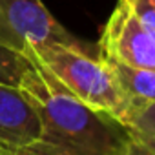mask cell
<instances>
[{
  "mask_svg": "<svg viewBox=\"0 0 155 155\" xmlns=\"http://www.w3.org/2000/svg\"><path fill=\"white\" fill-rule=\"evenodd\" d=\"M0 46L24 57L51 46L86 51L40 0H0Z\"/></svg>",
  "mask_w": 155,
  "mask_h": 155,
  "instance_id": "obj_3",
  "label": "cell"
},
{
  "mask_svg": "<svg viewBox=\"0 0 155 155\" xmlns=\"http://www.w3.org/2000/svg\"><path fill=\"white\" fill-rule=\"evenodd\" d=\"M40 133L42 122L33 102L20 88L0 84V146H26Z\"/></svg>",
  "mask_w": 155,
  "mask_h": 155,
  "instance_id": "obj_5",
  "label": "cell"
},
{
  "mask_svg": "<svg viewBox=\"0 0 155 155\" xmlns=\"http://www.w3.org/2000/svg\"><path fill=\"white\" fill-rule=\"evenodd\" d=\"M120 155H155V151L151 148H148L144 142H140L139 139H135L133 135L130 137V140L126 142V146L122 148Z\"/></svg>",
  "mask_w": 155,
  "mask_h": 155,
  "instance_id": "obj_10",
  "label": "cell"
},
{
  "mask_svg": "<svg viewBox=\"0 0 155 155\" xmlns=\"http://www.w3.org/2000/svg\"><path fill=\"white\" fill-rule=\"evenodd\" d=\"M120 124H124L135 139L155 151V102L130 104Z\"/></svg>",
  "mask_w": 155,
  "mask_h": 155,
  "instance_id": "obj_7",
  "label": "cell"
},
{
  "mask_svg": "<svg viewBox=\"0 0 155 155\" xmlns=\"http://www.w3.org/2000/svg\"><path fill=\"white\" fill-rule=\"evenodd\" d=\"M99 46V57L106 60L155 71V33L139 22L126 0L117 2Z\"/></svg>",
  "mask_w": 155,
  "mask_h": 155,
  "instance_id": "obj_4",
  "label": "cell"
},
{
  "mask_svg": "<svg viewBox=\"0 0 155 155\" xmlns=\"http://www.w3.org/2000/svg\"><path fill=\"white\" fill-rule=\"evenodd\" d=\"M33 68L35 64L28 57L0 46V84L20 88L24 77Z\"/></svg>",
  "mask_w": 155,
  "mask_h": 155,
  "instance_id": "obj_8",
  "label": "cell"
},
{
  "mask_svg": "<svg viewBox=\"0 0 155 155\" xmlns=\"http://www.w3.org/2000/svg\"><path fill=\"white\" fill-rule=\"evenodd\" d=\"M28 58L44 64L84 106L104 111L119 122L126 115L131 102L120 90L110 64L99 55L90 57L81 49L51 46Z\"/></svg>",
  "mask_w": 155,
  "mask_h": 155,
  "instance_id": "obj_2",
  "label": "cell"
},
{
  "mask_svg": "<svg viewBox=\"0 0 155 155\" xmlns=\"http://www.w3.org/2000/svg\"><path fill=\"white\" fill-rule=\"evenodd\" d=\"M106 62L110 64L120 90L124 91V95L130 99L131 104L155 102V71L131 68V66L119 64L113 60H106Z\"/></svg>",
  "mask_w": 155,
  "mask_h": 155,
  "instance_id": "obj_6",
  "label": "cell"
},
{
  "mask_svg": "<svg viewBox=\"0 0 155 155\" xmlns=\"http://www.w3.org/2000/svg\"><path fill=\"white\" fill-rule=\"evenodd\" d=\"M31 62L35 68L24 77L20 91L37 108L42 133L26 146H0V155H120L131 137L128 128L84 106L44 64Z\"/></svg>",
  "mask_w": 155,
  "mask_h": 155,
  "instance_id": "obj_1",
  "label": "cell"
},
{
  "mask_svg": "<svg viewBox=\"0 0 155 155\" xmlns=\"http://www.w3.org/2000/svg\"><path fill=\"white\" fill-rule=\"evenodd\" d=\"M139 22L155 33V0H126Z\"/></svg>",
  "mask_w": 155,
  "mask_h": 155,
  "instance_id": "obj_9",
  "label": "cell"
}]
</instances>
